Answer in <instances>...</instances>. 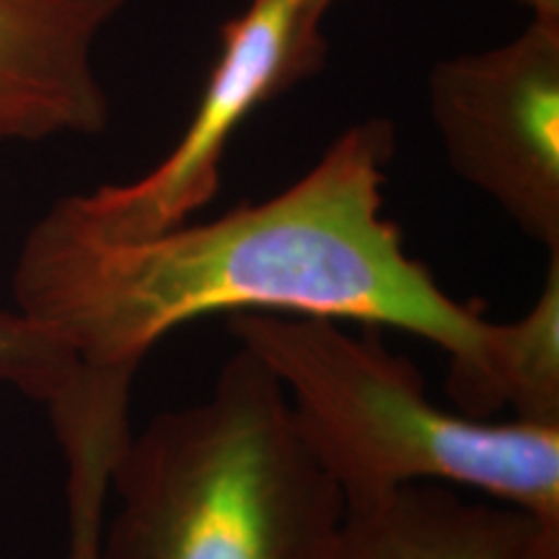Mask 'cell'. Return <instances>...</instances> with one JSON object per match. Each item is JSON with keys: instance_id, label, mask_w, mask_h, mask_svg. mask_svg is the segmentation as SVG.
<instances>
[{"instance_id": "1", "label": "cell", "mask_w": 559, "mask_h": 559, "mask_svg": "<svg viewBox=\"0 0 559 559\" xmlns=\"http://www.w3.org/2000/svg\"><path fill=\"white\" fill-rule=\"evenodd\" d=\"M394 124H349L304 177L262 202L143 239H111L58 200L13 267V300L81 368L135 376L174 330L205 317L280 313L355 321L432 342L459 412L559 419V293L515 321L453 298L383 213Z\"/></svg>"}, {"instance_id": "2", "label": "cell", "mask_w": 559, "mask_h": 559, "mask_svg": "<svg viewBox=\"0 0 559 559\" xmlns=\"http://www.w3.org/2000/svg\"><path fill=\"white\" fill-rule=\"evenodd\" d=\"M99 559H324L345 495L249 349L200 402L158 412L111 461Z\"/></svg>"}, {"instance_id": "3", "label": "cell", "mask_w": 559, "mask_h": 559, "mask_svg": "<svg viewBox=\"0 0 559 559\" xmlns=\"http://www.w3.org/2000/svg\"><path fill=\"white\" fill-rule=\"evenodd\" d=\"M228 330L275 376L345 502L404 485L466 487L559 528V425L449 412L407 355L340 321L234 313Z\"/></svg>"}, {"instance_id": "4", "label": "cell", "mask_w": 559, "mask_h": 559, "mask_svg": "<svg viewBox=\"0 0 559 559\" xmlns=\"http://www.w3.org/2000/svg\"><path fill=\"white\" fill-rule=\"evenodd\" d=\"M311 0H249L221 29V50L177 145L128 185L60 198L83 226L111 239H143L181 226L221 190L230 138L257 109L319 73L326 58Z\"/></svg>"}, {"instance_id": "5", "label": "cell", "mask_w": 559, "mask_h": 559, "mask_svg": "<svg viewBox=\"0 0 559 559\" xmlns=\"http://www.w3.org/2000/svg\"><path fill=\"white\" fill-rule=\"evenodd\" d=\"M428 107L453 174L559 254V19L531 16L498 47L440 60Z\"/></svg>"}, {"instance_id": "6", "label": "cell", "mask_w": 559, "mask_h": 559, "mask_svg": "<svg viewBox=\"0 0 559 559\" xmlns=\"http://www.w3.org/2000/svg\"><path fill=\"white\" fill-rule=\"evenodd\" d=\"M128 0H0V145L109 128L96 45Z\"/></svg>"}, {"instance_id": "7", "label": "cell", "mask_w": 559, "mask_h": 559, "mask_svg": "<svg viewBox=\"0 0 559 559\" xmlns=\"http://www.w3.org/2000/svg\"><path fill=\"white\" fill-rule=\"evenodd\" d=\"M324 559H559V528L449 485H404L345 502Z\"/></svg>"}, {"instance_id": "8", "label": "cell", "mask_w": 559, "mask_h": 559, "mask_svg": "<svg viewBox=\"0 0 559 559\" xmlns=\"http://www.w3.org/2000/svg\"><path fill=\"white\" fill-rule=\"evenodd\" d=\"M130 386L88 376L52 404L50 423L66 459L68 559H99L111 461L130 432Z\"/></svg>"}, {"instance_id": "9", "label": "cell", "mask_w": 559, "mask_h": 559, "mask_svg": "<svg viewBox=\"0 0 559 559\" xmlns=\"http://www.w3.org/2000/svg\"><path fill=\"white\" fill-rule=\"evenodd\" d=\"M79 370L68 347L45 324L19 309L0 311V383L47 407Z\"/></svg>"}, {"instance_id": "10", "label": "cell", "mask_w": 559, "mask_h": 559, "mask_svg": "<svg viewBox=\"0 0 559 559\" xmlns=\"http://www.w3.org/2000/svg\"><path fill=\"white\" fill-rule=\"evenodd\" d=\"M523 9L531 11V16L559 19V0H515Z\"/></svg>"}, {"instance_id": "11", "label": "cell", "mask_w": 559, "mask_h": 559, "mask_svg": "<svg viewBox=\"0 0 559 559\" xmlns=\"http://www.w3.org/2000/svg\"><path fill=\"white\" fill-rule=\"evenodd\" d=\"M311 3L317 5L319 11H324V13H326V11H330V5L334 3V0H311Z\"/></svg>"}]
</instances>
